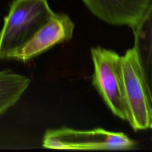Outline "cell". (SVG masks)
<instances>
[{"mask_svg": "<svg viewBox=\"0 0 152 152\" xmlns=\"http://www.w3.org/2000/svg\"><path fill=\"white\" fill-rule=\"evenodd\" d=\"M121 70L127 121L135 132L150 129L152 112L149 98L134 48L121 56Z\"/></svg>", "mask_w": 152, "mask_h": 152, "instance_id": "277c9868", "label": "cell"}, {"mask_svg": "<svg viewBox=\"0 0 152 152\" xmlns=\"http://www.w3.org/2000/svg\"><path fill=\"white\" fill-rule=\"evenodd\" d=\"M28 77L10 70L0 71V116L20 99L29 86Z\"/></svg>", "mask_w": 152, "mask_h": 152, "instance_id": "ba28073f", "label": "cell"}, {"mask_svg": "<svg viewBox=\"0 0 152 152\" xmlns=\"http://www.w3.org/2000/svg\"><path fill=\"white\" fill-rule=\"evenodd\" d=\"M53 14L48 0H13L0 31V60L9 59Z\"/></svg>", "mask_w": 152, "mask_h": 152, "instance_id": "6da1fadb", "label": "cell"}, {"mask_svg": "<svg viewBox=\"0 0 152 152\" xmlns=\"http://www.w3.org/2000/svg\"><path fill=\"white\" fill-rule=\"evenodd\" d=\"M91 55L94 65L92 84L113 114L127 121L121 56L100 46L91 48Z\"/></svg>", "mask_w": 152, "mask_h": 152, "instance_id": "3957f363", "label": "cell"}, {"mask_svg": "<svg viewBox=\"0 0 152 152\" xmlns=\"http://www.w3.org/2000/svg\"><path fill=\"white\" fill-rule=\"evenodd\" d=\"M136 145L126 134L101 128L91 130L67 127L48 129L42 140L44 148L59 150H129Z\"/></svg>", "mask_w": 152, "mask_h": 152, "instance_id": "7a4b0ae2", "label": "cell"}, {"mask_svg": "<svg viewBox=\"0 0 152 152\" xmlns=\"http://www.w3.org/2000/svg\"><path fill=\"white\" fill-rule=\"evenodd\" d=\"M151 0H83L98 19L109 25L133 29L146 10Z\"/></svg>", "mask_w": 152, "mask_h": 152, "instance_id": "8992f818", "label": "cell"}, {"mask_svg": "<svg viewBox=\"0 0 152 152\" xmlns=\"http://www.w3.org/2000/svg\"><path fill=\"white\" fill-rule=\"evenodd\" d=\"M132 30L134 37L133 48L146 86L152 112V0Z\"/></svg>", "mask_w": 152, "mask_h": 152, "instance_id": "52a82bcc", "label": "cell"}, {"mask_svg": "<svg viewBox=\"0 0 152 152\" xmlns=\"http://www.w3.org/2000/svg\"><path fill=\"white\" fill-rule=\"evenodd\" d=\"M150 129H152V124H151V128H150Z\"/></svg>", "mask_w": 152, "mask_h": 152, "instance_id": "9c48e42d", "label": "cell"}, {"mask_svg": "<svg viewBox=\"0 0 152 152\" xmlns=\"http://www.w3.org/2000/svg\"><path fill=\"white\" fill-rule=\"evenodd\" d=\"M74 24L65 13H55L25 44L10 55L9 59L27 62L51 48L69 41L73 37Z\"/></svg>", "mask_w": 152, "mask_h": 152, "instance_id": "5b68a950", "label": "cell"}]
</instances>
